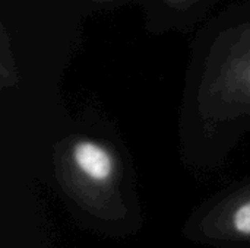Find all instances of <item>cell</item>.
Listing matches in <instances>:
<instances>
[{"instance_id": "cell-1", "label": "cell", "mask_w": 250, "mask_h": 248, "mask_svg": "<svg viewBox=\"0 0 250 248\" xmlns=\"http://www.w3.org/2000/svg\"><path fill=\"white\" fill-rule=\"evenodd\" d=\"M57 190L85 228L123 237L142 225L127 152L101 129L70 132L54 145Z\"/></svg>"}, {"instance_id": "cell-2", "label": "cell", "mask_w": 250, "mask_h": 248, "mask_svg": "<svg viewBox=\"0 0 250 248\" xmlns=\"http://www.w3.org/2000/svg\"><path fill=\"white\" fill-rule=\"evenodd\" d=\"M185 237L217 248H250V178L220 191L186 221Z\"/></svg>"}]
</instances>
